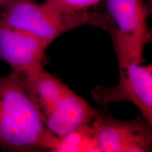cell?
Listing matches in <instances>:
<instances>
[{"instance_id":"6da1fadb","label":"cell","mask_w":152,"mask_h":152,"mask_svg":"<svg viewBox=\"0 0 152 152\" xmlns=\"http://www.w3.org/2000/svg\"><path fill=\"white\" fill-rule=\"evenodd\" d=\"M60 141L45 126L21 72L0 75V149L57 151Z\"/></svg>"},{"instance_id":"7a4b0ae2","label":"cell","mask_w":152,"mask_h":152,"mask_svg":"<svg viewBox=\"0 0 152 152\" xmlns=\"http://www.w3.org/2000/svg\"><path fill=\"white\" fill-rule=\"evenodd\" d=\"M0 21L30 32L49 44L63 34L86 25L108 32L113 28L106 13L66 11L47 1L39 4L30 0H18L3 9Z\"/></svg>"},{"instance_id":"3957f363","label":"cell","mask_w":152,"mask_h":152,"mask_svg":"<svg viewBox=\"0 0 152 152\" xmlns=\"http://www.w3.org/2000/svg\"><path fill=\"white\" fill-rule=\"evenodd\" d=\"M106 9L113 23L109 33L118 66L142 64L144 49L151 40L146 3L144 0H106Z\"/></svg>"},{"instance_id":"277c9868","label":"cell","mask_w":152,"mask_h":152,"mask_svg":"<svg viewBox=\"0 0 152 152\" xmlns=\"http://www.w3.org/2000/svg\"><path fill=\"white\" fill-rule=\"evenodd\" d=\"M118 67V83L94 87L91 91L94 100L102 105L130 102L152 125V66L132 63Z\"/></svg>"},{"instance_id":"5b68a950","label":"cell","mask_w":152,"mask_h":152,"mask_svg":"<svg viewBox=\"0 0 152 152\" xmlns=\"http://www.w3.org/2000/svg\"><path fill=\"white\" fill-rule=\"evenodd\" d=\"M93 125L100 151H152V125L142 114L130 121H121L99 115Z\"/></svg>"},{"instance_id":"8992f818","label":"cell","mask_w":152,"mask_h":152,"mask_svg":"<svg viewBox=\"0 0 152 152\" xmlns=\"http://www.w3.org/2000/svg\"><path fill=\"white\" fill-rule=\"evenodd\" d=\"M50 44L26 30L0 21V58L13 71L41 67Z\"/></svg>"},{"instance_id":"52a82bcc","label":"cell","mask_w":152,"mask_h":152,"mask_svg":"<svg viewBox=\"0 0 152 152\" xmlns=\"http://www.w3.org/2000/svg\"><path fill=\"white\" fill-rule=\"evenodd\" d=\"M99 115L84 99L68 87L44 123L53 134L63 137L93 123Z\"/></svg>"},{"instance_id":"ba28073f","label":"cell","mask_w":152,"mask_h":152,"mask_svg":"<svg viewBox=\"0 0 152 152\" xmlns=\"http://www.w3.org/2000/svg\"><path fill=\"white\" fill-rule=\"evenodd\" d=\"M21 73L28 92L44 122L68 87L44 70L43 66L28 68Z\"/></svg>"},{"instance_id":"9c48e42d","label":"cell","mask_w":152,"mask_h":152,"mask_svg":"<svg viewBox=\"0 0 152 152\" xmlns=\"http://www.w3.org/2000/svg\"><path fill=\"white\" fill-rule=\"evenodd\" d=\"M57 151H100L93 123L60 137Z\"/></svg>"},{"instance_id":"30bf717a","label":"cell","mask_w":152,"mask_h":152,"mask_svg":"<svg viewBox=\"0 0 152 152\" xmlns=\"http://www.w3.org/2000/svg\"><path fill=\"white\" fill-rule=\"evenodd\" d=\"M103 0H45L54 7L69 11H88Z\"/></svg>"},{"instance_id":"8fae6325","label":"cell","mask_w":152,"mask_h":152,"mask_svg":"<svg viewBox=\"0 0 152 152\" xmlns=\"http://www.w3.org/2000/svg\"><path fill=\"white\" fill-rule=\"evenodd\" d=\"M16 1H18V0H0V9L3 10V9L7 8V7H9V5Z\"/></svg>"},{"instance_id":"7c38bea8","label":"cell","mask_w":152,"mask_h":152,"mask_svg":"<svg viewBox=\"0 0 152 152\" xmlns=\"http://www.w3.org/2000/svg\"><path fill=\"white\" fill-rule=\"evenodd\" d=\"M146 4L147 6V8L149 9L150 14H151V9H152V0H147Z\"/></svg>"}]
</instances>
